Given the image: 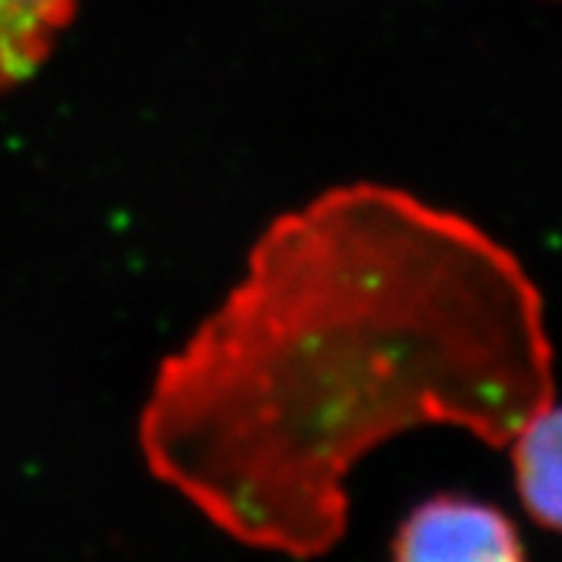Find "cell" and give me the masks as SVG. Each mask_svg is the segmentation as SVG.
Returning a JSON list of instances; mask_svg holds the SVG:
<instances>
[{
	"label": "cell",
	"mask_w": 562,
	"mask_h": 562,
	"mask_svg": "<svg viewBox=\"0 0 562 562\" xmlns=\"http://www.w3.org/2000/svg\"><path fill=\"white\" fill-rule=\"evenodd\" d=\"M75 9L78 0H0V89L44 67Z\"/></svg>",
	"instance_id": "obj_4"
},
{
	"label": "cell",
	"mask_w": 562,
	"mask_h": 562,
	"mask_svg": "<svg viewBox=\"0 0 562 562\" xmlns=\"http://www.w3.org/2000/svg\"><path fill=\"white\" fill-rule=\"evenodd\" d=\"M391 562H526V548L499 508L471 496L437 494L407 514Z\"/></svg>",
	"instance_id": "obj_2"
},
{
	"label": "cell",
	"mask_w": 562,
	"mask_h": 562,
	"mask_svg": "<svg viewBox=\"0 0 562 562\" xmlns=\"http://www.w3.org/2000/svg\"><path fill=\"white\" fill-rule=\"evenodd\" d=\"M510 445L519 499L540 526L562 533V405L533 414Z\"/></svg>",
	"instance_id": "obj_3"
},
{
	"label": "cell",
	"mask_w": 562,
	"mask_h": 562,
	"mask_svg": "<svg viewBox=\"0 0 562 562\" xmlns=\"http://www.w3.org/2000/svg\"><path fill=\"white\" fill-rule=\"evenodd\" d=\"M551 400L537 290L505 247L391 184L279 215L245 276L158 368L149 474L245 546L311 560L348 528V476L425 425L508 445Z\"/></svg>",
	"instance_id": "obj_1"
}]
</instances>
